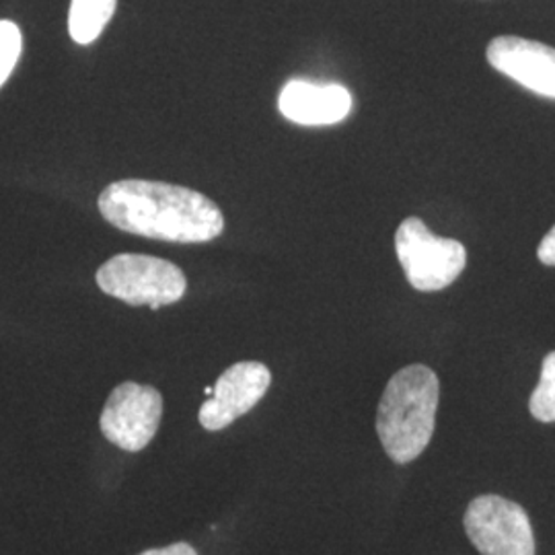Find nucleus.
Wrapping results in <instances>:
<instances>
[{
	"mask_svg": "<svg viewBox=\"0 0 555 555\" xmlns=\"http://www.w3.org/2000/svg\"><path fill=\"white\" fill-rule=\"evenodd\" d=\"M529 410L539 422L554 424L555 422V352L543 358L541 378L529 401Z\"/></svg>",
	"mask_w": 555,
	"mask_h": 555,
	"instance_id": "11",
	"label": "nucleus"
},
{
	"mask_svg": "<svg viewBox=\"0 0 555 555\" xmlns=\"http://www.w3.org/2000/svg\"><path fill=\"white\" fill-rule=\"evenodd\" d=\"M396 251L408 282L420 293H437L451 286L467 263L463 243L438 237L416 217L399 224Z\"/></svg>",
	"mask_w": 555,
	"mask_h": 555,
	"instance_id": "4",
	"label": "nucleus"
},
{
	"mask_svg": "<svg viewBox=\"0 0 555 555\" xmlns=\"http://www.w3.org/2000/svg\"><path fill=\"white\" fill-rule=\"evenodd\" d=\"M463 522L479 554L535 555L531 520L516 502L496 494L476 498Z\"/></svg>",
	"mask_w": 555,
	"mask_h": 555,
	"instance_id": "5",
	"label": "nucleus"
},
{
	"mask_svg": "<svg viewBox=\"0 0 555 555\" xmlns=\"http://www.w3.org/2000/svg\"><path fill=\"white\" fill-rule=\"evenodd\" d=\"M103 219L119 231L171 243H208L224 229L219 206L196 190L149 179H121L100 196Z\"/></svg>",
	"mask_w": 555,
	"mask_h": 555,
	"instance_id": "1",
	"label": "nucleus"
},
{
	"mask_svg": "<svg viewBox=\"0 0 555 555\" xmlns=\"http://www.w3.org/2000/svg\"><path fill=\"white\" fill-rule=\"evenodd\" d=\"M21 54V31L13 21H0V87L13 73Z\"/></svg>",
	"mask_w": 555,
	"mask_h": 555,
	"instance_id": "12",
	"label": "nucleus"
},
{
	"mask_svg": "<svg viewBox=\"0 0 555 555\" xmlns=\"http://www.w3.org/2000/svg\"><path fill=\"white\" fill-rule=\"evenodd\" d=\"M278 105L284 118L300 126H332L350 116L352 95L336 82L288 80Z\"/></svg>",
	"mask_w": 555,
	"mask_h": 555,
	"instance_id": "9",
	"label": "nucleus"
},
{
	"mask_svg": "<svg viewBox=\"0 0 555 555\" xmlns=\"http://www.w3.org/2000/svg\"><path fill=\"white\" fill-rule=\"evenodd\" d=\"M488 62L504 77L541 98L555 100V48L516 36H500L488 46Z\"/></svg>",
	"mask_w": 555,
	"mask_h": 555,
	"instance_id": "8",
	"label": "nucleus"
},
{
	"mask_svg": "<svg viewBox=\"0 0 555 555\" xmlns=\"http://www.w3.org/2000/svg\"><path fill=\"white\" fill-rule=\"evenodd\" d=\"M95 278L105 295L132 307H151L153 311L178 302L188 291V280L176 263L142 254H119L107 259Z\"/></svg>",
	"mask_w": 555,
	"mask_h": 555,
	"instance_id": "3",
	"label": "nucleus"
},
{
	"mask_svg": "<svg viewBox=\"0 0 555 555\" xmlns=\"http://www.w3.org/2000/svg\"><path fill=\"white\" fill-rule=\"evenodd\" d=\"M163 417V396L151 385L126 380L105 401L100 428L121 451L139 453L151 444Z\"/></svg>",
	"mask_w": 555,
	"mask_h": 555,
	"instance_id": "6",
	"label": "nucleus"
},
{
	"mask_svg": "<svg viewBox=\"0 0 555 555\" xmlns=\"http://www.w3.org/2000/svg\"><path fill=\"white\" fill-rule=\"evenodd\" d=\"M537 258L545 266H555V227L541 241L537 249Z\"/></svg>",
	"mask_w": 555,
	"mask_h": 555,
	"instance_id": "13",
	"label": "nucleus"
},
{
	"mask_svg": "<svg viewBox=\"0 0 555 555\" xmlns=\"http://www.w3.org/2000/svg\"><path fill=\"white\" fill-rule=\"evenodd\" d=\"M118 0H73L68 15L70 38L87 46L93 43L114 17Z\"/></svg>",
	"mask_w": 555,
	"mask_h": 555,
	"instance_id": "10",
	"label": "nucleus"
},
{
	"mask_svg": "<svg viewBox=\"0 0 555 555\" xmlns=\"http://www.w3.org/2000/svg\"><path fill=\"white\" fill-rule=\"evenodd\" d=\"M139 555H198V552L190 545V543H173V545H167V547H159V550H146Z\"/></svg>",
	"mask_w": 555,
	"mask_h": 555,
	"instance_id": "14",
	"label": "nucleus"
},
{
	"mask_svg": "<svg viewBox=\"0 0 555 555\" xmlns=\"http://www.w3.org/2000/svg\"><path fill=\"white\" fill-rule=\"evenodd\" d=\"M270 383V369L256 360H245L229 366L217 380L212 397L202 403L199 424L210 433L231 426L235 420L258 405L261 397L268 393Z\"/></svg>",
	"mask_w": 555,
	"mask_h": 555,
	"instance_id": "7",
	"label": "nucleus"
},
{
	"mask_svg": "<svg viewBox=\"0 0 555 555\" xmlns=\"http://www.w3.org/2000/svg\"><path fill=\"white\" fill-rule=\"evenodd\" d=\"M440 383L424 364L397 371L378 401L377 435L396 463L422 455L435 435Z\"/></svg>",
	"mask_w": 555,
	"mask_h": 555,
	"instance_id": "2",
	"label": "nucleus"
}]
</instances>
